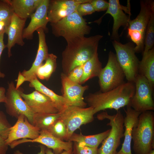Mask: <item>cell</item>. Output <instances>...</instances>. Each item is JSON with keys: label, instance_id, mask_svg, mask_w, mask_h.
<instances>
[{"label": "cell", "instance_id": "cell-4", "mask_svg": "<svg viewBox=\"0 0 154 154\" xmlns=\"http://www.w3.org/2000/svg\"><path fill=\"white\" fill-rule=\"evenodd\" d=\"M140 10L134 19H130L127 26V36L135 44V52L142 51L144 48V42L147 27L152 11L154 10V1H140Z\"/></svg>", "mask_w": 154, "mask_h": 154}, {"label": "cell", "instance_id": "cell-13", "mask_svg": "<svg viewBox=\"0 0 154 154\" xmlns=\"http://www.w3.org/2000/svg\"><path fill=\"white\" fill-rule=\"evenodd\" d=\"M60 78L63 92L62 96L66 100L68 106L85 108L87 104L84 101L83 96L89 86H83L71 81L63 72L60 74Z\"/></svg>", "mask_w": 154, "mask_h": 154}, {"label": "cell", "instance_id": "cell-38", "mask_svg": "<svg viewBox=\"0 0 154 154\" xmlns=\"http://www.w3.org/2000/svg\"><path fill=\"white\" fill-rule=\"evenodd\" d=\"M5 33V29L3 30L0 33V60L2 52L4 49L6 47L3 41L4 35ZM5 76V74L1 72L0 69V78H4Z\"/></svg>", "mask_w": 154, "mask_h": 154}, {"label": "cell", "instance_id": "cell-35", "mask_svg": "<svg viewBox=\"0 0 154 154\" xmlns=\"http://www.w3.org/2000/svg\"><path fill=\"white\" fill-rule=\"evenodd\" d=\"M83 74V65H82L75 68L66 75L71 81L80 84Z\"/></svg>", "mask_w": 154, "mask_h": 154}, {"label": "cell", "instance_id": "cell-26", "mask_svg": "<svg viewBox=\"0 0 154 154\" xmlns=\"http://www.w3.org/2000/svg\"><path fill=\"white\" fill-rule=\"evenodd\" d=\"M57 56L53 53L49 54L44 64L38 69L36 72L37 78L42 80H48L55 71L56 66Z\"/></svg>", "mask_w": 154, "mask_h": 154}, {"label": "cell", "instance_id": "cell-19", "mask_svg": "<svg viewBox=\"0 0 154 154\" xmlns=\"http://www.w3.org/2000/svg\"><path fill=\"white\" fill-rule=\"evenodd\" d=\"M26 20L19 18L14 13L9 25L5 30V33L8 36V42L6 46L9 57L12 56L11 49L15 44L21 46L25 44L23 35Z\"/></svg>", "mask_w": 154, "mask_h": 154}, {"label": "cell", "instance_id": "cell-14", "mask_svg": "<svg viewBox=\"0 0 154 154\" xmlns=\"http://www.w3.org/2000/svg\"><path fill=\"white\" fill-rule=\"evenodd\" d=\"M109 5L104 15L95 22L100 23L102 17L106 14H110L113 18L114 22L111 38L113 40L119 41L118 31L121 26L127 27L130 16H127L123 12L124 11L130 15V8L121 5L118 0H109Z\"/></svg>", "mask_w": 154, "mask_h": 154}, {"label": "cell", "instance_id": "cell-40", "mask_svg": "<svg viewBox=\"0 0 154 154\" xmlns=\"http://www.w3.org/2000/svg\"><path fill=\"white\" fill-rule=\"evenodd\" d=\"M6 91L5 88L3 87L0 86V103H5L6 100L5 96Z\"/></svg>", "mask_w": 154, "mask_h": 154}, {"label": "cell", "instance_id": "cell-33", "mask_svg": "<svg viewBox=\"0 0 154 154\" xmlns=\"http://www.w3.org/2000/svg\"><path fill=\"white\" fill-rule=\"evenodd\" d=\"M98 149L75 142L73 149L74 154H98Z\"/></svg>", "mask_w": 154, "mask_h": 154}, {"label": "cell", "instance_id": "cell-16", "mask_svg": "<svg viewBox=\"0 0 154 154\" xmlns=\"http://www.w3.org/2000/svg\"><path fill=\"white\" fill-rule=\"evenodd\" d=\"M21 96L34 114L59 112L50 99L38 91L35 90L28 94L23 93Z\"/></svg>", "mask_w": 154, "mask_h": 154}, {"label": "cell", "instance_id": "cell-17", "mask_svg": "<svg viewBox=\"0 0 154 154\" xmlns=\"http://www.w3.org/2000/svg\"><path fill=\"white\" fill-rule=\"evenodd\" d=\"M49 0H42L35 11L31 15L30 23L24 29L23 33V39L31 40L33 34L38 29L42 28L46 31L47 25L49 22L47 15Z\"/></svg>", "mask_w": 154, "mask_h": 154}, {"label": "cell", "instance_id": "cell-42", "mask_svg": "<svg viewBox=\"0 0 154 154\" xmlns=\"http://www.w3.org/2000/svg\"><path fill=\"white\" fill-rule=\"evenodd\" d=\"M40 151L37 154H45L46 147L45 146L41 145L40 146ZM13 154H23L19 150H16L15 151Z\"/></svg>", "mask_w": 154, "mask_h": 154}, {"label": "cell", "instance_id": "cell-44", "mask_svg": "<svg viewBox=\"0 0 154 154\" xmlns=\"http://www.w3.org/2000/svg\"></svg>", "mask_w": 154, "mask_h": 154}, {"label": "cell", "instance_id": "cell-11", "mask_svg": "<svg viewBox=\"0 0 154 154\" xmlns=\"http://www.w3.org/2000/svg\"><path fill=\"white\" fill-rule=\"evenodd\" d=\"M134 83L135 91L129 106L135 111L141 113L153 110V90L147 80L143 76L138 74Z\"/></svg>", "mask_w": 154, "mask_h": 154}, {"label": "cell", "instance_id": "cell-24", "mask_svg": "<svg viewBox=\"0 0 154 154\" xmlns=\"http://www.w3.org/2000/svg\"><path fill=\"white\" fill-rule=\"evenodd\" d=\"M110 129L97 134L85 135L74 133L68 141L80 143L90 147L98 148L100 144L108 136Z\"/></svg>", "mask_w": 154, "mask_h": 154}, {"label": "cell", "instance_id": "cell-37", "mask_svg": "<svg viewBox=\"0 0 154 154\" xmlns=\"http://www.w3.org/2000/svg\"><path fill=\"white\" fill-rule=\"evenodd\" d=\"M90 3L95 12L106 11L109 5L108 2L104 0H92Z\"/></svg>", "mask_w": 154, "mask_h": 154}, {"label": "cell", "instance_id": "cell-28", "mask_svg": "<svg viewBox=\"0 0 154 154\" xmlns=\"http://www.w3.org/2000/svg\"><path fill=\"white\" fill-rule=\"evenodd\" d=\"M60 113L55 114H35L33 125L40 131L47 130L56 121L60 118Z\"/></svg>", "mask_w": 154, "mask_h": 154}, {"label": "cell", "instance_id": "cell-2", "mask_svg": "<svg viewBox=\"0 0 154 154\" xmlns=\"http://www.w3.org/2000/svg\"><path fill=\"white\" fill-rule=\"evenodd\" d=\"M135 91L134 83L127 82L105 92L100 91L90 93L86 97L85 100L89 107L93 108L94 114L107 109L117 111L129 105Z\"/></svg>", "mask_w": 154, "mask_h": 154}, {"label": "cell", "instance_id": "cell-23", "mask_svg": "<svg viewBox=\"0 0 154 154\" xmlns=\"http://www.w3.org/2000/svg\"><path fill=\"white\" fill-rule=\"evenodd\" d=\"M138 74L144 76L153 90L154 87V48L153 47L143 56L140 61Z\"/></svg>", "mask_w": 154, "mask_h": 154}, {"label": "cell", "instance_id": "cell-1", "mask_svg": "<svg viewBox=\"0 0 154 154\" xmlns=\"http://www.w3.org/2000/svg\"><path fill=\"white\" fill-rule=\"evenodd\" d=\"M103 37L97 35L66 41L67 45L62 54V72L67 75L73 69L83 65L91 58L98 52L99 42Z\"/></svg>", "mask_w": 154, "mask_h": 154}, {"label": "cell", "instance_id": "cell-41", "mask_svg": "<svg viewBox=\"0 0 154 154\" xmlns=\"http://www.w3.org/2000/svg\"><path fill=\"white\" fill-rule=\"evenodd\" d=\"M45 154H74V153L73 149L67 151H64L61 153L56 154L54 153L51 149L46 148L45 150Z\"/></svg>", "mask_w": 154, "mask_h": 154}, {"label": "cell", "instance_id": "cell-15", "mask_svg": "<svg viewBox=\"0 0 154 154\" xmlns=\"http://www.w3.org/2000/svg\"><path fill=\"white\" fill-rule=\"evenodd\" d=\"M17 119L15 124L10 128L7 137L5 140L8 146L13 142L19 139H33L40 135L39 129L31 124L25 116L20 115Z\"/></svg>", "mask_w": 154, "mask_h": 154}, {"label": "cell", "instance_id": "cell-12", "mask_svg": "<svg viewBox=\"0 0 154 154\" xmlns=\"http://www.w3.org/2000/svg\"><path fill=\"white\" fill-rule=\"evenodd\" d=\"M27 142L38 143L52 149L55 153L59 154L64 151H68L73 148L72 142L63 141L54 137L46 130L40 131L39 136L36 139H23L15 141L9 145L11 149L18 145Z\"/></svg>", "mask_w": 154, "mask_h": 154}, {"label": "cell", "instance_id": "cell-27", "mask_svg": "<svg viewBox=\"0 0 154 154\" xmlns=\"http://www.w3.org/2000/svg\"><path fill=\"white\" fill-rule=\"evenodd\" d=\"M49 4V3H48ZM78 5L66 7H57L48 5L47 15L49 22L54 23L76 11Z\"/></svg>", "mask_w": 154, "mask_h": 154}, {"label": "cell", "instance_id": "cell-22", "mask_svg": "<svg viewBox=\"0 0 154 154\" xmlns=\"http://www.w3.org/2000/svg\"><path fill=\"white\" fill-rule=\"evenodd\" d=\"M29 86L34 88L38 91L48 96L51 100L59 112L63 111L68 106L66 102L62 96L57 94L41 83L37 77L29 82Z\"/></svg>", "mask_w": 154, "mask_h": 154}, {"label": "cell", "instance_id": "cell-43", "mask_svg": "<svg viewBox=\"0 0 154 154\" xmlns=\"http://www.w3.org/2000/svg\"><path fill=\"white\" fill-rule=\"evenodd\" d=\"M149 154H154V150H152Z\"/></svg>", "mask_w": 154, "mask_h": 154}, {"label": "cell", "instance_id": "cell-9", "mask_svg": "<svg viewBox=\"0 0 154 154\" xmlns=\"http://www.w3.org/2000/svg\"><path fill=\"white\" fill-rule=\"evenodd\" d=\"M100 91L105 92L114 89L125 82V76L116 54L110 51L106 66L102 68L99 76Z\"/></svg>", "mask_w": 154, "mask_h": 154}, {"label": "cell", "instance_id": "cell-30", "mask_svg": "<svg viewBox=\"0 0 154 154\" xmlns=\"http://www.w3.org/2000/svg\"><path fill=\"white\" fill-rule=\"evenodd\" d=\"M154 43V10L151 14L148 23L144 42V50L143 56L145 55L152 48Z\"/></svg>", "mask_w": 154, "mask_h": 154}, {"label": "cell", "instance_id": "cell-18", "mask_svg": "<svg viewBox=\"0 0 154 154\" xmlns=\"http://www.w3.org/2000/svg\"><path fill=\"white\" fill-rule=\"evenodd\" d=\"M38 37V46L35 60L30 68L27 70H25L21 72L24 78V82H29L37 77L36 72L38 68L43 64L49 53L46 41L44 30L42 28L37 31Z\"/></svg>", "mask_w": 154, "mask_h": 154}, {"label": "cell", "instance_id": "cell-6", "mask_svg": "<svg viewBox=\"0 0 154 154\" xmlns=\"http://www.w3.org/2000/svg\"><path fill=\"white\" fill-rule=\"evenodd\" d=\"M97 118L100 120L109 119L110 122L107 125L111 127L109 135L98 149V154H116L117 149L120 144L121 139L124 136V117L119 110L116 114L112 115L108 114L106 112H102L97 115Z\"/></svg>", "mask_w": 154, "mask_h": 154}, {"label": "cell", "instance_id": "cell-25", "mask_svg": "<svg viewBox=\"0 0 154 154\" xmlns=\"http://www.w3.org/2000/svg\"><path fill=\"white\" fill-rule=\"evenodd\" d=\"M102 68L97 52L83 65V74L80 84L82 85L90 79L98 77Z\"/></svg>", "mask_w": 154, "mask_h": 154}, {"label": "cell", "instance_id": "cell-8", "mask_svg": "<svg viewBox=\"0 0 154 154\" xmlns=\"http://www.w3.org/2000/svg\"><path fill=\"white\" fill-rule=\"evenodd\" d=\"M60 113V119L64 123L67 129L66 139L68 141L75 131L83 125L91 122L94 120L92 107L82 108L68 106Z\"/></svg>", "mask_w": 154, "mask_h": 154}, {"label": "cell", "instance_id": "cell-29", "mask_svg": "<svg viewBox=\"0 0 154 154\" xmlns=\"http://www.w3.org/2000/svg\"><path fill=\"white\" fill-rule=\"evenodd\" d=\"M14 13L8 0H0V32L7 28Z\"/></svg>", "mask_w": 154, "mask_h": 154}, {"label": "cell", "instance_id": "cell-39", "mask_svg": "<svg viewBox=\"0 0 154 154\" xmlns=\"http://www.w3.org/2000/svg\"><path fill=\"white\" fill-rule=\"evenodd\" d=\"M5 139L0 135V154H6L8 149L9 146L6 143Z\"/></svg>", "mask_w": 154, "mask_h": 154}, {"label": "cell", "instance_id": "cell-20", "mask_svg": "<svg viewBox=\"0 0 154 154\" xmlns=\"http://www.w3.org/2000/svg\"><path fill=\"white\" fill-rule=\"evenodd\" d=\"M125 111L126 116L123 124L125 127L123 133L124 140L121 148L116 154H132L131 143L132 129L137 123L139 116L141 113L135 111L129 106H127Z\"/></svg>", "mask_w": 154, "mask_h": 154}, {"label": "cell", "instance_id": "cell-36", "mask_svg": "<svg viewBox=\"0 0 154 154\" xmlns=\"http://www.w3.org/2000/svg\"><path fill=\"white\" fill-rule=\"evenodd\" d=\"M91 2L82 3L78 5L76 11L79 15L83 17L95 12Z\"/></svg>", "mask_w": 154, "mask_h": 154}, {"label": "cell", "instance_id": "cell-34", "mask_svg": "<svg viewBox=\"0 0 154 154\" xmlns=\"http://www.w3.org/2000/svg\"><path fill=\"white\" fill-rule=\"evenodd\" d=\"M11 126L4 113L0 111V135L6 139Z\"/></svg>", "mask_w": 154, "mask_h": 154}, {"label": "cell", "instance_id": "cell-5", "mask_svg": "<svg viewBox=\"0 0 154 154\" xmlns=\"http://www.w3.org/2000/svg\"><path fill=\"white\" fill-rule=\"evenodd\" d=\"M50 25L53 34L56 37H63L66 41L84 37L90 33L91 29L86 20L76 11Z\"/></svg>", "mask_w": 154, "mask_h": 154}, {"label": "cell", "instance_id": "cell-31", "mask_svg": "<svg viewBox=\"0 0 154 154\" xmlns=\"http://www.w3.org/2000/svg\"><path fill=\"white\" fill-rule=\"evenodd\" d=\"M54 137L62 141L66 140L67 129L64 122L60 119L56 121L47 130Z\"/></svg>", "mask_w": 154, "mask_h": 154}, {"label": "cell", "instance_id": "cell-21", "mask_svg": "<svg viewBox=\"0 0 154 154\" xmlns=\"http://www.w3.org/2000/svg\"><path fill=\"white\" fill-rule=\"evenodd\" d=\"M14 13L24 19L30 17L35 11L42 0H8Z\"/></svg>", "mask_w": 154, "mask_h": 154}, {"label": "cell", "instance_id": "cell-7", "mask_svg": "<svg viewBox=\"0 0 154 154\" xmlns=\"http://www.w3.org/2000/svg\"><path fill=\"white\" fill-rule=\"evenodd\" d=\"M112 44L116 52L117 61L127 82H134L138 74L140 61L136 56L135 46L130 42L123 44L113 40Z\"/></svg>", "mask_w": 154, "mask_h": 154}, {"label": "cell", "instance_id": "cell-10", "mask_svg": "<svg viewBox=\"0 0 154 154\" xmlns=\"http://www.w3.org/2000/svg\"><path fill=\"white\" fill-rule=\"evenodd\" d=\"M23 91L21 87L16 89L13 81L8 83L5 103L6 111L9 115L17 118L20 115H24L33 125L34 114L21 96Z\"/></svg>", "mask_w": 154, "mask_h": 154}, {"label": "cell", "instance_id": "cell-3", "mask_svg": "<svg viewBox=\"0 0 154 154\" xmlns=\"http://www.w3.org/2000/svg\"><path fill=\"white\" fill-rule=\"evenodd\" d=\"M132 140L135 154H149L154 148V114L147 111L141 113L133 128Z\"/></svg>", "mask_w": 154, "mask_h": 154}, {"label": "cell", "instance_id": "cell-32", "mask_svg": "<svg viewBox=\"0 0 154 154\" xmlns=\"http://www.w3.org/2000/svg\"><path fill=\"white\" fill-rule=\"evenodd\" d=\"M92 0H49V5L57 7H66L78 5Z\"/></svg>", "mask_w": 154, "mask_h": 154}]
</instances>
